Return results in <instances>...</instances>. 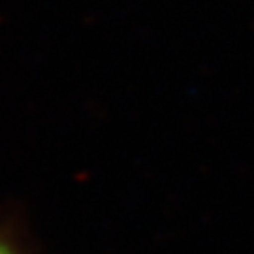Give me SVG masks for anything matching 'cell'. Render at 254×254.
I'll return each instance as SVG.
<instances>
[{
  "mask_svg": "<svg viewBox=\"0 0 254 254\" xmlns=\"http://www.w3.org/2000/svg\"><path fill=\"white\" fill-rule=\"evenodd\" d=\"M0 254H9V253L6 251V249H2V247H0Z\"/></svg>",
  "mask_w": 254,
  "mask_h": 254,
  "instance_id": "cell-1",
  "label": "cell"
}]
</instances>
